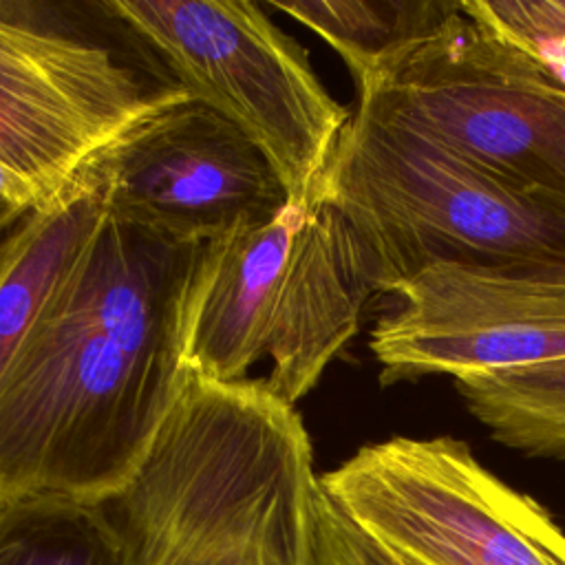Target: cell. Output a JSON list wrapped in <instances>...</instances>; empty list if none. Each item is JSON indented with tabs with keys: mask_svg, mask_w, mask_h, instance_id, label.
Listing matches in <instances>:
<instances>
[{
	"mask_svg": "<svg viewBox=\"0 0 565 565\" xmlns=\"http://www.w3.org/2000/svg\"><path fill=\"white\" fill-rule=\"evenodd\" d=\"M207 260L106 214L0 382V499L121 490L192 375Z\"/></svg>",
	"mask_w": 565,
	"mask_h": 565,
	"instance_id": "6da1fadb",
	"label": "cell"
},
{
	"mask_svg": "<svg viewBox=\"0 0 565 565\" xmlns=\"http://www.w3.org/2000/svg\"><path fill=\"white\" fill-rule=\"evenodd\" d=\"M320 477L265 377L190 375L130 479L102 505L128 565H302Z\"/></svg>",
	"mask_w": 565,
	"mask_h": 565,
	"instance_id": "7a4b0ae2",
	"label": "cell"
},
{
	"mask_svg": "<svg viewBox=\"0 0 565 565\" xmlns=\"http://www.w3.org/2000/svg\"><path fill=\"white\" fill-rule=\"evenodd\" d=\"M316 196L355 232L393 294L426 267H565V205L525 192L360 104Z\"/></svg>",
	"mask_w": 565,
	"mask_h": 565,
	"instance_id": "3957f363",
	"label": "cell"
},
{
	"mask_svg": "<svg viewBox=\"0 0 565 565\" xmlns=\"http://www.w3.org/2000/svg\"><path fill=\"white\" fill-rule=\"evenodd\" d=\"M104 9L154 51L181 90L238 126L276 168L289 201L309 205L349 110L307 51L254 2L110 0Z\"/></svg>",
	"mask_w": 565,
	"mask_h": 565,
	"instance_id": "277c9868",
	"label": "cell"
},
{
	"mask_svg": "<svg viewBox=\"0 0 565 565\" xmlns=\"http://www.w3.org/2000/svg\"><path fill=\"white\" fill-rule=\"evenodd\" d=\"M360 104L565 205V88L466 13L463 2L360 90Z\"/></svg>",
	"mask_w": 565,
	"mask_h": 565,
	"instance_id": "5b68a950",
	"label": "cell"
},
{
	"mask_svg": "<svg viewBox=\"0 0 565 565\" xmlns=\"http://www.w3.org/2000/svg\"><path fill=\"white\" fill-rule=\"evenodd\" d=\"M320 486L402 565H565L552 514L450 435L362 446Z\"/></svg>",
	"mask_w": 565,
	"mask_h": 565,
	"instance_id": "8992f818",
	"label": "cell"
},
{
	"mask_svg": "<svg viewBox=\"0 0 565 565\" xmlns=\"http://www.w3.org/2000/svg\"><path fill=\"white\" fill-rule=\"evenodd\" d=\"M0 2V179L26 207L181 86L152 88L113 49Z\"/></svg>",
	"mask_w": 565,
	"mask_h": 565,
	"instance_id": "52a82bcc",
	"label": "cell"
},
{
	"mask_svg": "<svg viewBox=\"0 0 565 565\" xmlns=\"http://www.w3.org/2000/svg\"><path fill=\"white\" fill-rule=\"evenodd\" d=\"M106 214L159 234L214 243L278 216L289 194L265 152L230 119L181 93L84 163Z\"/></svg>",
	"mask_w": 565,
	"mask_h": 565,
	"instance_id": "ba28073f",
	"label": "cell"
},
{
	"mask_svg": "<svg viewBox=\"0 0 565 565\" xmlns=\"http://www.w3.org/2000/svg\"><path fill=\"white\" fill-rule=\"evenodd\" d=\"M393 296L369 340L384 386L565 360V267L441 263Z\"/></svg>",
	"mask_w": 565,
	"mask_h": 565,
	"instance_id": "9c48e42d",
	"label": "cell"
},
{
	"mask_svg": "<svg viewBox=\"0 0 565 565\" xmlns=\"http://www.w3.org/2000/svg\"><path fill=\"white\" fill-rule=\"evenodd\" d=\"M375 291L369 258L344 216L316 196L291 243L265 327V377L287 404L305 397L360 327Z\"/></svg>",
	"mask_w": 565,
	"mask_h": 565,
	"instance_id": "30bf717a",
	"label": "cell"
},
{
	"mask_svg": "<svg viewBox=\"0 0 565 565\" xmlns=\"http://www.w3.org/2000/svg\"><path fill=\"white\" fill-rule=\"evenodd\" d=\"M305 214L307 205L289 201L271 221L210 243L190 331L194 375L212 382L243 380L265 355V327Z\"/></svg>",
	"mask_w": 565,
	"mask_h": 565,
	"instance_id": "8fae6325",
	"label": "cell"
},
{
	"mask_svg": "<svg viewBox=\"0 0 565 565\" xmlns=\"http://www.w3.org/2000/svg\"><path fill=\"white\" fill-rule=\"evenodd\" d=\"M104 218L102 190L82 168L57 199L0 232V382Z\"/></svg>",
	"mask_w": 565,
	"mask_h": 565,
	"instance_id": "7c38bea8",
	"label": "cell"
},
{
	"mask_svg": "<svg viewBox=\"0 0 565 565\" xmlns=\"http://www.w3.org/2000/svg\"><path fill=\"white\" fill-rule=\"evenodd\" d=\"M269 4L329 42L355 77L358 93L439 29L459 7V2L444 0H271Z\"/></svg>",
	"mask_w": 565,
	"mask_h": 565,
	"instance_id": "4fadbf2b",
	"label": "cell"
},
{
	"mask_svg": "<svg viewBox=\"0 0 565 565\" xmlns=\"http://www.w3.org/2000/svg\"><path fill=\"white\" fill-rule=\"evenodd\" d=\"M492 439L530 457L565 459V360L455 377Z\"/></svg>",
	"mask_w": 565,
	"mask_h": 565,
	"instance_id": "5bb4252c",
	"label": "cell"
},
{
	"mask_svg": "<svg viewBox=\"0 0 565 565\" xmlns=\"http://www.w3.org/2000/svg\"><path fill=\"white\" fill-rule=\"evenodd\" d=\"M0 565H128L102 505L26 494L0 499Z\"/></svg>",
	"mask_w": 565,
	"mask_h": 565,
	"instance_id": "9a60e30c",
	"label": "cell"
},
{
	"mask_svg": "<svg viewBox=\"0 0 565 565\" xmlns=\"http://www.w3.org/2000/svg\"><path fill=\"white\" fill-rule=\"evenodd\" d=\"M463 9L565 88V0H470Z\"/></svg>",
	"mask_w": 565,
	"mask_h": 565,
	"instance_id": "2e32d148",
	"label": "cell"
},
{
	"mask_svg": "<svg viewBox=\"0 0 565 565\" xmlns=\"http://www.w3.org/2000/svg\"><path fill=\"white\" fill-rule=\"evenodd\" d=\"M302 565H402L355 525L318 483L309 508Z\"/></svg>",
	"mask_w": 565,
	"mask_h": 565,
	"instance_id": "e0dca14e",
	"label": "cell"
},
{
	"mask_svg": "<svg viewBox=\"0 0 565 565\" xmlns=\"http://www.w3.org/2000/svg\"><path fill=\"white\" fill-rule=\"evenodd\" d=\"M29 207L24 205V203H20L9 190H7V185L2 183V179H0V232L7 227V225H11L22 212H26Z\"/></svg>",
	"mask_w": 565,
	"mask_h": 565,
	"instance_id": "ac0fdd59",
	"label": "cell"
}]
</instances>
